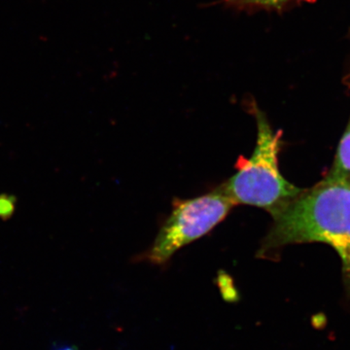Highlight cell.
<instances>
[{"mask_svg": "<svg viewBox=\"0 0 350 350\" xmlns=\"http://www.w3.org/2000/svg\"><path fill=\"white\" fill-rule=\"evenodd\" d=\"M273 225L257 256L291 244L325 243L342 260L345 284L350 292V180L329 174L323 180L271 214Z\"/></svg>", "mask_w": 350, "mask_h": 350, "instance_id": "6da1fadb", "label": "cell"}, {"mask_svg": "<svg viewBox=\"0 0 350 350\" xmlns=\"http://www.w3.org/2000/svg\"><path fill=\"white\" fill-rule=\"evenodd\" d=\"M257 122V142L250 159L239 156L237 172L219 188L234 202L273 213L297 197L303 189L290 183L278 167L282 131H275L264 112L253 105Z\"/></svg>", "mask_w": 350, "mask_h": 350, "instance_id": "7a4b0ae2", "label": "cell"}, {"mask_svg": "<svg viewBox=\"0 0 350 350\" xmlns=\"http://www.w3.org/2000/svg\"><path fill=\"white\" fill-rule=\"evenodd\" d=\"M149 250L139 257L156 266H165L177 251L213 231L236 206L220 188L189 200H175Z\"/></svg>", "mask_w": 350, "mask_h": 350, "instance_id": "3957f363", "label": "cell"}, {"mask_svg": "<svg viewBox=\"0 0 350 350\" xmlns=\"http://www.w3.org/2000/svg\"><path fill=\"white\" fill-rule=\"evenodd\" d=\"M329 174L350 180V121L338 144L333 169Z\"/></svg>", "mask_w": 350, "mask_h": 350, "instance_id": "277c9868", "label": "cell"}, {"mask_svg": "<svg viewBox=\"0 0 350 350\" xmlns=\"http://www.w3.org/2000/svg\"><path fill=\"white\" fill-rule=\"evenodd\" d=\"M218 285L225 301L229 304H237L241 301V296H239L238 290L232 284V280L230 276L224 275V273L219 275Z\"/></svg>", "mask_w": 350, "mask_h": 350, "instance_id": "5b68a950", "label": "cell"}, {"mask_svg": "<svg viewBox=\"0 0 350 350\" xmlns=\"http://www.w3.org/2000/svg\"><path fill=\"white\" fill-rule=\"evenodd\" d=\"M14 207H15V204L10 197L1 196L0 197V218L9 217L13 213Z\"/></svg>", "mask_w": 350, "mask_h": 350, "instance_id": "8992f818", "label": "cell"}, {"mask_svg": "<svg viewBox=\"0 0 350 350\" xmlns=\"http://www.w3.org/2000/svg\"><path fill=\"white\" fill-rule=\"evenodd\" d=\"M243 4H254V5L275 6L284 3L287 0H232Z\"/></svg>", "mask_w": 350, "mask_h": 350, "instance_id": "52a82bcc", "label": "cell"}, {"mask_svg": "<svg viewBox=\"0 0 350 350\" xmlns=\"http://www.w3.org/2000/svg\"><path fill=\"white\" fill-rule=\"evenodd\" d=\"M51 350H78L77 347L68 344H54Z\"/></svg>", "mask_w": 350, "mask_h": 350, "instance_id": "ba28073f", "label": "cell"}]
</instances>
